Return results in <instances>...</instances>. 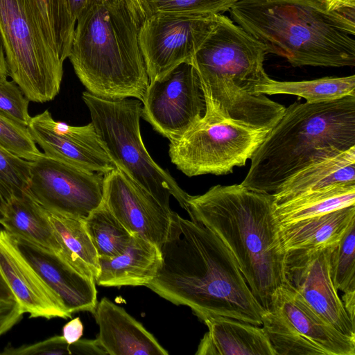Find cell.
<instances>
[{
    "label": "cell",
    "instance_id": "cell-1",
    "mask_svg": "<svg viewBox=\"0 0 355 355\" xmlns=\"http://www.w3.org/2000/svg\"><path fill=\"white\" fill-rule=\"evenodd\" d=\"M160 250L161 265L146 287L189 306L202 322L221 316L261 326L264 309L230 250L209 228L176 213Z\"/></svg>",
    "mask_w": 355,
    "mask_h": 355
},
{
    "label": "cell",
    "instance_id": "cell-2",
    "mask_svg": "<svg viewBox=\"0 0 355 355\" xmlns=\"http://www.w3.org/2000/svg\"><path fill=\"white\" fill-rule=\"evenodd\" d=\"M188 214L216 234L230 250L252 294L266 311L286 282V258L272 193L240 184L211 187L190 196Z\"/></svg>",
    "mask_w": 355,
    "mask_h": 355
},
{
    "label": "cell",
    "instance_id": "cell-3",
    "mask_svg": "<svg viewBox=\"0 0 355 355\" xmlns=\"http://www.w3.org/2000/svg\"><path fill=\"white\" fill-rule=\"evenodd\" d=\"M140 0H91L76 18L68 58L92 94L141 102L149 85L139 33Z\"/></svg>",
    "mask_w": 355,
    "mask_h": 355
},
{
    "label": "cell",
    "instance_id": "cell-4",
    "mask_svg": "<svg viewBox=\"0 0 355 355\" xmlns=\"http://www.w3.org/2000/svg\"><path fill=\"white\" fill-rule=\"evenodd\" d=\"M232 20L293 67L355 66V16L326 0H238Z\"/></svg>",
    "mask_w": 355,
    "mask_h": 355
},
{
    "label": "cell",
    "instance_id": "cell-5",
    "mask_svg": "<svg viewBox=\"0 0 355 355\" xmlns=\"http://www.w3.org/2000/svg\"><path fill=\"white\" fill-rule=\"evenodd\" d=\"M355 146V96L319 103L295 101L285 108L250 158L241 183L273 193L306 166Z\"/></svg>",
    "mask_w": 355,
    "mask_h": 355
},
{
    "label": "cell",
    "instance_id": "cell-6",
    "mask_svg": "<svg viewBox=\"0 0 355 355\" xmlns=\"http://www.w3.org/2000/svg\"><path fill=\"white\" fill-rule=\"evenodd\" d=\"M82 98L87 105L98 141L114 166L170 207L173 196L189 210L190 196L170 173L149 155L140 132L142 102L135 98L110 100L88 92Z\"/></svg>",
    "mask_w": 355,
    "mask_h": 355
},
{
    "label": "cell",
    "instance_id": "cell-7",
    "mask_svg": "<svg viewBox=\"0 0 355 355\" xmlns=\"http://www.w3.org/2000/svg\"><path fill=\"white\" fill-rule=\"evenodd\" d=\"M0 38L8 75L27 99L52 101L60 89L63 62L35 0H0Z\"/></svg>",
    "mask_w": 355,
    "mask_h": 355
},
{
    "label": "cell",
    "instance_id": "cell-8",
    "mask_svg": "<svg viewBox=\"0 0 355 355\" xmlns=\"http://www.w3.org/2000/svg\"><path fill=\"white\" fill-rule=\"evenodd\" d=\"M269 130L205 113L184 135L170 141L169 156L189 177L227 175L245 165Z\"/></svg>",
    "mask_w": 355,
    "mask_h": 355
},
{
    "label": "cell",
    "instance_id": "cell-9",
    "mask_svg": "<svg viewBox=\"0 0 355 355\" xmlns=\"http://www.w3.org/2000/svg\"><path fill=\"white\" fill-rule=\"evenodd\" d=\"M217 14L161 12L146 17L139 33L149 81L192 58Z\"/></svg>",
    "mask_w": 355,
    "mask_h": 355
},
{
    "label": "cell",
    "instance_id": "cell-10",
    "mask_svg": "<svg viewBox=\"0 0 355 355\" xmlns=\"http://www.w3.org/2000/svg\"><path fill=\"white\" fill-rule=\"evenodd\" d=\"M28 191L44 209L85 219L104 200V174L53 159L44 153L30 162Z\"/></svg>",
    "mask_w": 355,
    "mask_h": 355
},
{
    "label": "cell",
    "instance_id": "cell-11",
    "mask_svg": "<svg viewBox=\"0 0 355 355\" xmlns=\"http://www.w3.org/2000/svg\"><path fill=\"white\" fill-rule=\"evenodd\" d=\"M141 116L170 141L180 138L203 116L205 102L197 71L183 62L149 83Z\"/></svg>",
    "mask_w": 355,
    "mask_h": 355
},
{
    "label": "cell",
    "instance_id": "cell-12",
    "mask_svg": "<svg viewBox=\"0 0 355 355\" xmlns=\"http://www.w3.org/2000/svg\"><path fill=\"white\" fill-rule=\"evenodd\" d=\"M103 202L131 234L159 248L168 239L176 212L116 167L104 174Z\"/></svg>",
    "mask_w": 355,
    "mask_h": 355
},
{
    "label": "cell",
    "instance_id": "cell-13",
    "mask_svg": "<svg viewBox=\"0 0 355 355\" xmlns=\"http://www.w3.org/2000/svg\"><path fill=\"white\" fill-rule=\"evenodd\" d=\"M331 247L288 252L286 282L322 318L341 333L355 338L354 322L345 311L331 277Z\"/></svg>",
    "mask_w": 355,
    "mask_h": 355
},
{
    "label": "cell",
    "instance_id": "cell-14",
    "mask_svg": "<svg viewBox=\"0 0 355 355\" xmlns=\"http://www.w3.org/2000/svg\"><path fill=\"white\" fill-rule=\"evenodd\" d=\"M27 128L43 153L53 159L105 174L115 166L102 148L92 123L70 125L46 110L31 118Z\"/></svg>",
    "mask_w": 355,
    "mask_h": 355
},
{
    "label": "cell",
    "instance_id": "cell-15",
    "mask_svg": "<svg viewBox=\"0 0 355 355\" xmlns=\"http://www.w3.org/2000/svg\"><path fill=\"white\" fill-rule=\"evenodd\" d=\"M12 239L22 256L69 314L94 312L98 300L94 279L79 272L57 252L21 238Z\"/></svg>",
    "mask_w": 355,
    "mask_h": 355
},
{
    "label": "cell",
    "instance_id": "cell-16",
    "mask_svg": "<svg viewBox=\"0 0 355 355\" xmlns=\"http://www.w3.org/2000/svg\"><path fill=\"white\" fill-rule=\"evenodd\" d=\"M0 270L24 313L30 318H71L5 230H0Z\"/></svg>",
    "mask_w": 355,
    "mask_h": 355
},
{
    "label": "cell",
    "instance_id": "cell-17",
    "mask_svg": "<svg viewBox=\"0 0 355 355\" xmlns=\"http://www.w3.org/2000/svg\"><path fill=\"white\" fill-rule=\"evenodd\" d=\"M269 311L286 318L327 355H355V338L341 333L322 318L288 283L273 293Z\"/></svg>",
    "mask_w": 355,
    "mask_h": 355
},
{
    "label": "cell",
    "instance_id": "cell-18",
    "mask_svg": "<svg viewBox=\"0 0 355 355\" xmlns=\"http://www.w3.org/2000/svg\"><path fill=\"white\" fill-rule=\"evenodd\" d=\"M93 314L99 327L96 339L107 354H168L141 323L108 298L98 302Z\"/></svg>",
    "mask_w": 355,
    "mask_h": 355
},
{
    "label": "cell",
    "instance_id": "cell-19",
    "mask_svg": "<svg viewBox=\"0 0 355 355\" xmlns=\"http://www.w3.org/2000/svg\"><path fill=\"white\" fill-rule=\"evenodd\" d=\"M161 262V250L157 245L132 234L122 253L99 257L100 271L95 283L105 287L146 286L155 277Z\"/></svg>",
    "mask_w": 355,
    "mask_h": 355
},
{
    "label": "cell",
    "instance_id": "cell-20",
    "mask_svg": "<svg viewBox=\"0 0 355 355\" xmlns=\"http://www.w3.org/2000/svg\"><path fill=\"white\" fill-rule=\"evenodd\" d=\"M196 355H276L261 326L227 317L209 318Z\"/></svg>",
    "mask_w": 355,
    "mask_h": 355
},
{
    "label": "cell",
    "instance_id": "cell-21",
    "mask_svg": "<svg viewBox=\"0 0 355 355\" xmlns=\"http://www.w3.org/2000/svg\"><path fill=\"white\" fill-rule=\"evenodd\" d=\"M354 221L355 205L280 225L279 236L286 252L334 246Z\"/></svg>",
    "mask_w": 355,
    "mask_h": 355
},
{
    "label": "cell",
    "instance_id": "cell-22",
    "mask_svg": "<svg viewBox=\"0 0 355 355\" xmlns=\"http://www.w3.org/2000/svg\"><path fill=\"white\" fill-rule=\"evenodd\" d=\"M339 183H355V146L295 173L272 193L274 204L279 205L305 192Z\"/></svg>",
    "mask_w": 355,
    "mask_h": 355
},
{
    "label": "cell",
    "instance_id": "cell-23",
    "mask_svg": "<svg viewBox=\"0 0 355 355\" xmlns=\"http://www.w3.org/2000/svg\"><path fill=\"white\" fill-rule=\"evenodd\" d=\"M9 235L21 238L58 254L61 246L44 209L30 192L6 202L1 223Z\"/></svg>",
    "mask_w": 355,
    "mask_h": 355
},
{
    "label": "cell",
    "instance_id": "cell-24",
    "mask_svg": "<svg viewBox=\"0 0 355 355\" xmlns=\"http://www.w3.org/2000/svg\"><path fill=\"white\" fill-rule=\"evenodd\" d=\"M44 211L61 246L59 254L79 272L95 280L100 271L99 257L84 219Z\"/></svg>",
    "mask_w": 355,
    "mask_h": 355
},
{
    "label": "cell",
    "instance_id": "cell-25",
    "mask_svg": "<svg viewBox=\"0 0 355 355\" xmlns=\"http://www.w3.org/2000/svg\"><path fill=\"white\" fill-rule=\"evenodd\" d=\"M355 205V183H339L305 192L275 205L279 225Z\"/></svg>",
    "mask_w": 355,
    "mask_h": 355
},
{
    "label": "cell",
    "instance_id": "cell-26",
    "mask_svg": "<svg viewBox=\"0 0 355 355\" xmlns=\"http://www.w3.org/2000/svg\"><path fill=\"white\" fill-rule=\"evenodd\" d=\"M265 95L290 94L303 98L307 103L330 101L355 96V76L324 77L300 81H278L272 78L257 87Z\"/></svg>",
    "mask_w": 355,
    "mask_h": 355
},
{
    "label": "cell",
    "instance_id": "cell-27",
    "mask_svg": "<svg viewBox=\"0 0 355 355\" xmlns=\"http://www.w3.org/2000/svg\"><path fill=\"white\" fill-rule=\"evenodd\" d=\"M87 231L99 257L122 253L132 235L103 202L84 219Z\"/></svg>",
    "mask_w": 355,
    "mask_h": 355
},
{
    "label": "cell",
    "instance_id": "cell-28",
    "mask_svg": "<svg viewBox=\"0 0 355 355\" xmlns=\"http://www.w3.org/2000/svg\"><path fill=\"white\" fill-rule=\"evenodd\" d=\"M261 319L262 328L276 355H327L278 313L265 310Z\"/></svg>",
    "mask_w": 355,
    "mask_h": 355
},
{
    "label": "cell",
    "instance_id": "cell-29",
    "mask_svg": "<svg viewBox=\"0 0 355 355\" xmlns=\"http://www.w3.org/2000/svg\"><path fill=\"white\" fill-rule=\"evenodd\" d=\"M51 35L58 55L62 62L68 58L76 20L69 0H35Z\"/></svg>",
    "mask_w": 355,
    "mask_h": 355
},
{
    "label": "cell",
    "instance_id": "cell-30",
    "mask_svg": "<svg viewBox=\"0 0 355 355\" xmlns=\"http://www.w3.org/2000/svg\"><path fill=\"white\" fill-rule=\"evenodd\" d=\"M329 268L335 288L343 293L355 291V221L340 241L331 246Z\"/></svg>",
    "mask_w": 355,
    "mask_h": 355
},
{
    "label": "cell",
    "instance_id": "cell-31",
    "mask_svg": "<svg viewBox=\"0 0 355 355\" xmlns=\"http://www.w3.org/2000/svg\"><path fill=\"white\" fill-rule=\"evenodd\" d=\"M30 161L0 145V193L6 202L29 193Z\"/></svg>",
    "mask_w": 355,
    "mask_h": 355
},
{
    "label": "cell",
    "instance_id": "cell-32",
    "mask_svg": "<svg viewBox=\"0 0 355 355\" xmlns=\"http://www.w3.org/2000/svg\"><path fill=\"white\" fill-rule=\"evenodd\" d=\"M0 145L28 161H34L42 153L26 126L0 113Z\"/></svg>",
    "mask_w": 355,
    "mask_h": 355
},
{
    "label": "cell",
    "instance_id": "cell-33",
    "mask_svg": "<svg viewBox=\"0 0 355 355\" xmlns=\"http://www.w3.org/2000/svg\"><path fill=\"white\" fill-rule=\"evenodd\" d=\"M238 0H140L146 17L161 12L222 14Z\"/></svg>",
    "mask_w": 355,
    "mask_h": 355
},
{
    "label": "cell",
    "instance_id": "cell-34",
    "mask_svg": "<svg viewBox=\"0 0 355 355\" xmlns=\"http://www.w3.org/2000/svg\"><path fill=\"white\" fill-rule=\"evenodd\" d=\"M28 104L29 101L13 80L0 79L1 114L27 127L31 118Z\"/></svg>",
    "mask_w": 355,
    "mask_h": 355
},
{
    "label": "cell",
    "instance_id": "cell-35",
    "mask_svg": "<svg viewBox=\"0 0 355 355\" xmlns=\"http://www.w3.org/2000/svg\"><path fill=\"white\" fill-rule=\"evenodd\" d=\"M1 354L7 355H62L70 354V345L62 336H55L42 341L18 347H6Z\"/></svg>",
    "mask_w": 355,
    "mask_h": 355
},
{
    "label": "cell",
    "instance_id": "cell-36",
    "mask_svg": "<svg viewBox=\"0 0 355 355\" xmlns=\"http://www.w3.org/2000/svg\"><path fill=\"white\" fill-rule=\"evenodd\" d=\"M23 314L17 300H0V336L17 323Z\"/></svg>",
    "mask_w": 355,
    "mask_h": 355
},
{
    "label": "cell",
    "instance_id": "cell-37",
    "mask_svg": "<svg viewBox=\"0 0 355 355\" xmlns=\"http://www.w3.org/2000/svg\"><path fill=\"white\" fill-rule=\"evenodd\" d=\"M72 354L77 355H106L105 351L100 346L97 339H79L70 345Z\"/></svg>",
    "mask_w": 355,
    "mask_h": 355
},
{
    "label": "cell",
    "instance_id": "cell-38",
    "mask_svg": "<svg viewBox=\"0 0 355 355\" xmlns=\"http://www.w3.org/2000/svg\"><path fill=\"white\" fill-rule=\"evenodd\" d=\"M83 333V325L80 319L77 317L67 324L62 328V336L69 345L80 339Z\"/></svg>",
    "mask_w": 355,
    "mask_h": 355
},
{
    "label": "cell",
    "instance_id": "cell-39",
    "mask_svg": "<svg viewBox=\"0 0 355 355\" xmlns=\"http://www.w3.org/2000/svg\"><path fill=\"white\" fill-rule=\"evenodd\" d=\"M330 10L355 16V0H326Z\"/></svg>",
    "mask_w": 355,
    "mask_h": 355
},
{
    "label": "cell",
    "instance_id": "cell-40",
    "mask_svg": "<svg viewBox=\"0 0 355 355\" xmlns=\"http://www.w3.org/2000/svg\"><path fill=\"white\" fill-rule=\"evenodd\" d=\"M341 300L343 303L345 309L347 311L349 318L353 322H354L355 291H349L343 293Z\"/></svg>",
    "mask_w": 355,
    "mask_h": 355
},
{
    "label": "cell",
    "instance_id": "cell-41",
    "mask_svg": "<svg viewBox=\"0 0 355 355\" xmlns=\"http://www.w3.org/2000/svg\"><path fill=\"white\" fill-rule=\"evenodd\" d=\"M0 300H16L0 270Z\"/></svg>",
    "mask_w": 355,
    "mask_h": 355
},
{
    "label": "cell",
    "instance_id": "cell-42",
    "mask_svg": "<svg viewBox=\"0 0 355 355\" xmlns=\"http://www.w3.org/2000/svg\"><path fill=\"white\" fill-rule=\"evenodd\" d=\"M91 0H69L71 15L76 21V18L83 9Z\"/></svg>",
    "mask_w": 355,
    "mask_h": 355
},
{
    "label": "cell",
    "instance_id": "cell-43",
    "mask_svg": "<svg viewBox=\"0 0 355 355\" xmlns=\"http://www.w3.org/2000/svg\"><path fill=\"white\" fill-rule=\"evenodd\" d=\"M8 70L4 50L0 38V79L7 78Z\"/></svg>",
    "mask_w": 355,
    "mask_h": 355
},
{
    "label": "cell",
    "instance_id": "cell-44",
    "mask_svg": "<svg viewBox=\"0 0 355 355\" xmlns=\"http://www.w3.org/2000/svg\"><path fill=\"white\" fill-rule=\"evenodd\" d=\"M6 202L0 193V224L4 218Z\"/></svg>",
    "mask_w": 355,
    "mask_h": 355
}]
</instances>
